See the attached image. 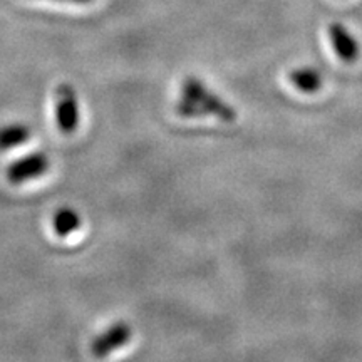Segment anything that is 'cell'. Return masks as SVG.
Instances as JSON below:
<instances>
[{
  "mask_svg": "<svg viewBox=\"0 0 362 362\" xmlns=\"http://www.w3.org/2000/svg\"><path fill=\"white\" fill-rule=\"evenodd\" d=\"M175 110L176 115L188 117V119L214 116L221 123H233L238 117L232 104L221 99L197 76H187L183 79L181 94Z\"/></svg>",
  "mask_w": 362,
  "mask_h": 362,
  "instance_id": "cell-1",
  "label": "cell"
},
{
  "mask_svg": "<svg viewBox=\"0 0 362 362\" xmlns=\"http://www.w3.org/2000/svg\"><path fill=\"white\" fill-rule=\"evenodd\" d=\"M56 121L64 134H72L79 126L78 94L69 84H61L56 90Z\"/></svg>",
  "mask_w": 362,
  "mask_h": 362,
  "instance_id": "cell-2",
  "label": "cell"
},
{
  "mask_svg": "<svg viewBox=\"0 0 362 362\" xmlns=\"http://www.w3.org/2000/svg\"><path fill=\"white\" fill-rule=\"evenodd\" d=\"M51 168V160L45 153H30L16 160L7 168V180L12 185H22L27 181L37 180Z\"/></svg>",
  "mask_w": 362,
  "mask_h": 362,
  "instance_id": "cell-3",
  "label": "cell"
},
{
  "mask_svg": "<svg viewBox=\"0 0 362 362\" xmlns=\"http://www.w3.org/2000/svg\"><path fill=\"white\" fill-rule=\"evenodd\" d=\"M133 337V329L124 320H117L111 327L103 330L99 336L90 342V352L98 359H104V357L111 356L112 352L119 351Z\"/></svg>",
  "mask_w": 362,
  "mask_h": 362,
  "instance_id": "cell-4",
  "label": "cell"
},
{
  "mask_svg": "<svg viewBox=\"0 0 362 362\" xmlns=\"http://www.w3.org/2000/svg\"><path fill=\"white\" fill-rule=\"evenodd\" d=\"M329 39L339 59L346 62H354L359 57V44L354 35L349 33V29L341 22H332L329 25Z\"/></svg>",
  "mask_w": 362,
  "mask_h": 362,
  "instance_id": "cell-5",
  "label": "cell"
},
{
  "mask_svg": "<svg viewBox=\"0 0 362 362\" xmlns=\"http://www.w3.org/2000/svg\"><path fill=\"white\" fill-rule=\"evenodd\" d=\"M81 226H83V218H81V215L74 208H59L56 214H54L52 228L57 237H69V235L79 232Z\"/></svg>",
  "mask_w": 362,
  "mask_h": 362,
  "instance_id": "cell-6",
  "label": "cell"
},
{
  "mask_svg": "<svg viewBox=\"0 0 362 362\" xmlns=\"http://www.w3.org/2000/svg\"><path fill=\"white\" fill-rule=\"evenodd\" d=\"M288 81L293 88L300 90V93H317L320 88H322V76L320 72L314 69V67H298V69L291 71L288 74Z\"/></svg>",
  "mask_w": 362,
  "mask_h": 362,
  "instance_id": "cell-7",
  "label": "cell"
},
{
  "mask_svg": "<svg viewBox=\"0 0 362 362\" xmlns=\"http://www.w3.org/2000/svg\"><path fill=\"white\" fill-rule=\"evenodd\" d=\"M30 139V128L22 123L6 124L0 128V151H11Z\"/></svg>",
  "mask_w": 362,
  "mask_h": 362,
  "instance_id": "cell-8",
  "label": "cell"
},
{
  "mask_svg": "<svg viewBox=\"0 0 362 362\" xmlns=\"http://www.w3.org/2000/svg\"><path fill=\"white\" fill-rule=\"evenodd\" d=\"M52 2H64V4H76V6H88V4H93L94 0H52Z\"/></svg>",
  "mask_w": 362,
  "mask_h": 362,
  "instance_id": "cell-9",
  "label": "cell"
}]
</instances>
